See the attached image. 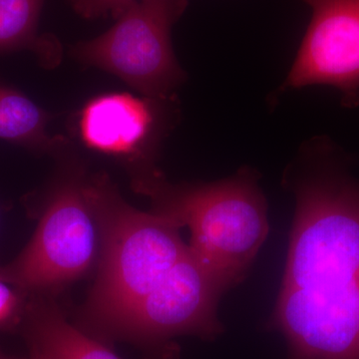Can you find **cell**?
Segmentation results:
<instances>
[{"label":"cell","mask_w":359,"mask_h":359,"mask_svg":"<svg viewBox=\"0 0 359 359\" xmlns=\"http://www.w3.org/2000/svg\"><path fill=\"white\" fill-rule=\"evenodd\" d=\"M84 193L98 222L101 245L83 323L92 334L115 339L139 302L185 256L189 245L174 222L131 207L106 177L84 183Z\"/></svg>","instance_id":"2"},{"label":"cell","mask_w":359,"mask_h":359,"mask_svg":"<svg viewBox=\"0 0 359 359\" xmlns=\"http://www.w3.org/2000/svg\"><path fill=\"white\" fill-rule=\"evenodd\" d=\"M149 104L129 94H108L87 104L80 133L87 146L100 152L126 155L148 138L155 125Z\"/></svg>","instance_id":"8"},{"label":"cell","mask_w":359,"mask_h":359,"mask_svg":"<svg viewBox=\"0 0 359 359\" xmlns=\"http://www.w3.org/2000/svg\"><path fill=\"white\" fill-rule=\"evenodd\" d=\"M311 11L282 91L328 85L346 108L359 106V0H302Z\"/></svg>","instance_id":"7"},{"label":"cell","mask_w":359,"mask_h":359,"mask_svg":"<svg viewBox=\"0 0 359 359\" xmlns=\"http://www.w3.org/2000/svg\"><path fill=\"white\" fill-rule=\"evenodd\" d=\"M259 180L256 170L244 167L212 183L172 185L154 174L137 185L153 200V212L189 226L193 254L230 290L245 280L269 235Z\"/></svg>","instance_id":"3"},{"label":"cell","mask_w":359,"mask_h":359,"mask_svg":"<svg viewBox=\"0 0 359 359\" xmlns=\"http://www.w3.org/2000/svg\"><path fill=\"white\" fill-rule=\"evenodd\" d=\"M27 299L20 290L0 280V332L20 325Z\"/></svg>","instance_id":"12"},{"label":"cell","mask_w":359,"mask_h":359,"mask_svg":"<svg viewBox=\"0 0 359 359\" xmlns=\"http://www.w3.org/2000/svg\"><path fill=\"white\" fill-rule=\"evenodd\" d=\"M226 290L189 247L185 256L130 313L115 339L155 347L166 346L181 335L215 339L224 332L217 308Z\"/></svg>","instance_id":"6"},{"label":"cell","mask_w":359,"mask_h":359,"mask_svg":"<svg viewBox=\"0 0 359 359\" xmlns=\"http://www.w3.org/2000/svg\"><path fill=\"white\" fill-rule=\"evenodd\" d=\"M100 245V229L84 183L68 180L52 194L22 252L0 266V280L27 297L56 292L88 273Z\"/></svg>","instance_id":"4"},{"label":"cell","mask_w":359,"mask_h":359,"mask_svg":"<svg viewBox=\"0 0 359 359\" xmlns=\"http://www.w3.org/2000/svg\"><path fill=\"white\" fill-rule=\"evenodd\" d=\"M44 0H0V51L20 48L49 53L53 44L37 37Z\"/></svg>","instance_id":"11"},{"label":"cell","mask_w":359,"mask_h":359,"mask_svg":"<svg viewBox=\"0 0 359 359\" xmlns=\"http://www.w3.org/2000/svg\"><path fill=\"white\" fill-rule=\"evenodd\" d=\"M28 359H46V358H42V356H40V355H37V354L30 353V358Z\"/></svg>","instance_id":"14"},{"label":"cell","mask_w":359,"mask_h":359,"mask_svg":"<svg viewBox=\"0 0 359 359\" xmlns=\"http://www.w3.org/2000/svg\"><path fill=\"white\" fill-rule=\"evenodd\" d=\"M135 0H71L73 7L80 15L86 18H95L113 14H119Z\"/></svg>","instance_id":"13"},{"label":"cell","mask_w":359,"mask_h":359,"mask_svg":"<svg viewBox=\"0 0 359 359\" xmlns=\"http://www.w3.org/2000/svg\"><path fill=\"white\" fill-rule=\"evenodd\" d=\"M285 184L295 212L269 327L289 359H359V178L327 138L306 145Z\"/></svg>","instance_id":"1"},{"label":"cell","mask_w":359,"mask_h":359,"mask_svg":"<svg viewBox=\"0 0 359 359\" xmlns=\"http://www.w3.org/2000/svg\"><path fill=\"white\" fill-rule=\"evenodd\" d=\"M29 297L20 325L30 353L46 359H121L95 337L73 327L42 295Z\"/></svg>","instance_id":"9"},{"label":"cell","mask_w":359,"mask_h":359,"mask_svg":"<svg viewBox=\"0 0 359 359\" xmlns=\"http://www.w3.org/2000/svg\"><path fill=\"white\" fill-rule=\"evenodd\" d=\"M0 359H11V358H9L8 356H6V354L2 353L1 351H0Z\"/></svg>","instance_id":"15"},{"label":"cell","mask_w":359,"mask_h":359,"mask_svg":"<svg viewBox=\"0 0 359 359\" xmlns=\"http://www.w3.org/2000/svg\"><path fill=\"white\" fill-rule=\"evenodd\" d=\"M46 113L16 90L0 86V139L27 147L47 149Z\"/></svg>","instance_id":"10"},{"label":"cell","mask_w":359,"mask_h":359,"mask_svg":"<svg viewBox=\"0 0 359 359\" xmlns=\"http://www.w3.org/2000/svg\"><path fill=\"white\" fill-rule=\"evenodd\" d=\"M188 0H135L108 32L81 42L82 62L117 75L152 100L167 101L184 79L171 30Z\"/></svg>","instance_id":"5"}]
</instances>
